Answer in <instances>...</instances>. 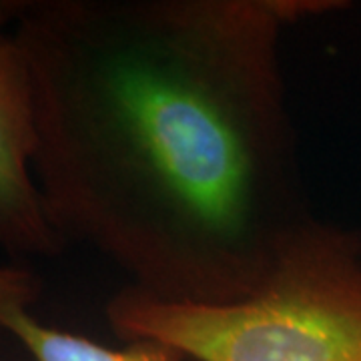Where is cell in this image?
<instances>
[{
	"label": "cell",
	"instance_id": "1",
	"mask_svg": "<svg viewBox=\"0 0 361 361\" xmlns=\"http://www.w3.org/2000/svg\"><path fill=\"white\" fill-rule=\"evenodd\" d=\"M331 0H42L14 26L47 215L142 293L255 291L307 211L281 40Z\"/></svg>",
	"mask_w": 361,
	"mask_h": 361
},
{
	"label": "cell",
	"instance_id": "2",
	"mask_svg": "<svg viewBox=\"0 0 361 361\" xmlns=\"http://www.w3.org/2000/svg\"><path fill=\"white\" fill-rule=\"evenodd\" d=\"M106 322L125 341H159L195 361H361V237L310 219L249 295L189 303L127 285Z\"/></svg>",
	"mask_w": 361,
	"mask_h": 361
},
{
	"label": "cell",
	"instance_id": "3",
	"mask_svg": "<svg viewBox=\"0 0 361 361\" xmlns=\"http://www.w3.org/2000/svg\"><path fill=\"white\" fill-rule=\"evenodd\" d=\"M35 151L30 80L13 28L0 37V249L16 261L54 257L66 247L35 179Z\"/></svg>",
	"mask_w": 361,
	"mask_h": 361
},
{
	"label": "cell",
	"instance_id": "4",
	"mask_svg": "<svg viewBox=\"0 0 361 361\" xmlns=\"http://www.w3.org/2000/svg\"><path fill=\"white\" fill-rule=\"evenodd\" d=\"M39 295V279L26 267L0 265V329L23 343L35 361H185L165 343L141 339L125 348H109L40 323L28 311Z\"/></svg>",
	"mask_w": 361,
	"mask_h": 361
},
{
	"label": "cell",
	"instance_id": "5",
	"mask_svg": "<svg viewBox=\"0 0 361 361\" xmlns=\"http://www.w3.org/2000/svg\"><path fill=\"white\" fill-rule=\"evenodd\" d=\"M28 2H20V0H0V37L13 32V28L18 23V18L25 13Z\"/></svg>",
	"mask_w": 361,
	"mask_h": 361
}]
</instances>
